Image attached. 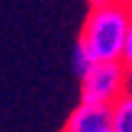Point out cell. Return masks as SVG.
Here are the masks:
<instances>
[{"mask_svg":"<svg viewBox=\"0 0 132 132\" xmlns=\"http://www.w3.org/2000/svg\"><path fill=\"white\" fill-rule=\"evenodd\" d=\"M127 3V10H130V15H132V0H125Z\"/></svg>","mask_w":132,"mask_h":132,"instance_id":"obj_8","label":"cell"},{"mask_svg":"<svg viewBox=\"0 0 132 132\" xmlns=\"http://www.w3.org/2000/svg\"><path fill=\"white\" fill-rule=\"evenodd\" d=\"M110 115H112V132H132V87H127L110 105Z\"/></svg>","mask_w":132,"mask_h":132,"instance_id":"obj_4","label":"cell"},{"mask_svg":"<svg viewBox=\"0 0 132 132\" xmlns=\"http://www.w3.org/2000/svg\"><path fill=\"white\" fill-rule=\"evenodd\" d=\"M62 132H112L110 105L80 100L77 107L67 115Z\"/></svg>","mask_w":132,"mask_h":132,"instance_id":"obj_3","label":"cell"},{"mask_svg":"<svg viewBox=\"0 0 132 132\" xmlns=\"http://www.w3.org/2000/svg\"><path fill=\"white\" fill-rule=\"evenodd\" d=\"M130 85V72L120 65V60L95 62L80 77V100L85 102L112 105Z\"/></svg>","mask_w":132,"mask_h":132,"instance_id":"obj_2","label":"cell"},{"mask_svg":"<svg viewBox=\"0 0 132 132\" xmlns=\"http://www.w3.org/2000/svg\"><path fill=\"white\" fill-rule=\"evenodd\" d=\"M92 65H95V60H92L90 50L80 43V40H77V43H75V50H72V70H75V75L82 77V75L87 72Z\"/></svg>","mask_w":132,"mask_h":132,"instance_id":"obj_5","label":"cell"},{"mask_svg":"<svg viewBox=\"0 0 132 132\" xmlns=\"http://www.w3.org/2000/svg\"><path fill=\"white\" fill-rule=\"evenodd\" d=\"M90 7H97V5H107V3H115V0H87Z\"/></svg>","mask_w":132,"mask_h":132,"instance_id":"obj_7","label":"cell"},{"mask_svg":"<svg viewBox=\"0 0 132 132\" xmlns=\"http://www.w3.org/2000/svg\"><path fill=\"white\" fill-rule=\"evenodd\" d=\"M120 65H122L127 72L132 75V25H130V30H127L125 43H122V52H120Z\"/></svg>","mask_w":132,"mask_h":132,"instance_id":"obj_6","label":"cell"},{"mask_svg":"<svg viewBox=\"0 0 132 132\" xmlns=\"http://www.w3.org/2000/svg\"><path fill=\"white\" fill-rule=\"evenodd\" d=\"M132 25V15L125 0H115L107 5L90 7L85 25L80 32V43L85 45L95 62L105 60H120L122 43Z\"/></svg>","mask_w":132,"mask_h":132,"instance_id":"obj_1","label":"cell"}]
</instances>
